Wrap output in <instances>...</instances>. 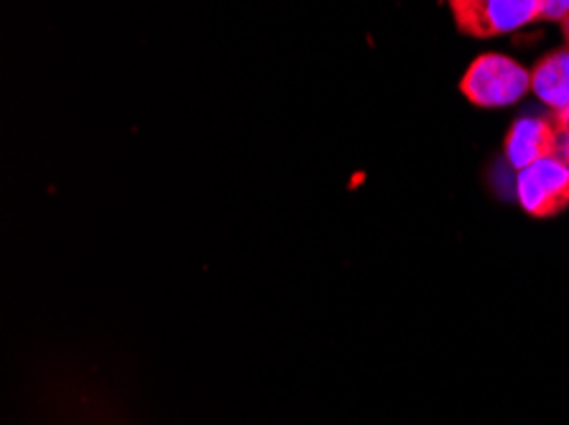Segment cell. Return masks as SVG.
Here are the masks:
<instances>
[{
    "mask_svg": "<svg viewBox=\"0 0 569 425\" xmlns=\"http://www.w3.org/2000/svg\"><path fill=\"white\" fill-rule=\"evenodd\" d=\"M557 138L559 130L555 112L551 115L519 118L506 133V159L516 171H521L531 163L547 159V155H555Z\"/></svg>",
    "mask_w": 569,
    "mask_h": 425,
    "instance_id": "cell-4",
    "label": "cell"
},
{
    "mask_svg": "<svg viewBox=\"0 0 569 425\" xmlns=\"http://www.w3.org/2000/svg\"><path fill=\"white\" fill-rule=\"evenodd\" d=\"M531 92L545 102L551 112L569 108V49H557L539 59L531 69Z\"/></svg>",
    "mask_w": 569,
    "mask_h": 425,
    "instance_id": "cell-5",
    "label": "cell"
},
{
    "mask_svg": "<svg viewBox=\"0 0 569 425\" xmlns=\"http://www.w3.org/2000/svg\"><path fill=\"white\" fill-rule=\"evenodd\" d=\"M516 194L526 214L547 220L569 206V163L559 155H547L516 176Z\"/></svg>",
    "mask_w": 569,
    "mask_h": 425,
    "instance_id": "cell-3",
    "label": "cell"
},
{
    "mask_svg": "<svg viewBox=\"0 0 569 425\" xmlns=\"http://www.w3.org/2000/svg\"><path fill=\"white\" fill-rule=\"evenodd\" d=\"M460 92L476 108H508L531 92V69L503 54H482L468 67Z\"/></svg>",
    "mask_w": 569,
    "mask_h": 425,
    "instance_id": "cell-1",
    "label": "cell"
},
{
    "mask_svg": "<svg viewBox=\"0 0 569 425\" xmlns=\"http://www.w3.org/2000/svg\"><path fill=\"white\" fill-rule=\"evenodd\" d=\"M562 33H565V41H567V49H569V16L562 21Z\"/></svg>",
    "mask_w": 569,
    "mask_h": 425,
    "instance_id": "cell-7",
    "label": "cell"
},
{
    "mask_svg": "<svg viewBox=\"0 0 569 425\" xmlns=\"http://www.w3.org/2000/svg\"><path fill=\"white\" fill-rule=\"evenodd\" d=\"M541 3V21L562 23L569 16V0H539Z\"/></svg>",
    "mask_w": 569,
    "mask_h": 425,
    "instance_id": "cell-6",
    "label": "cell"
},
{
    "mask_svg": "<svg viewBox=\"0 0 569 425\" xmlns=\"http://www.w3.org/2000/svg\"><path fill=\"white\" fill-rule=\"evenodd\" d=\"M465 37L493 39L541 21L539 0H447Z\"/></svg>",
    "mask_w": 569,
    "mask_h": 425,
    "instance_id": "cell-2",
    "label": "cell"
}]
</instances>
